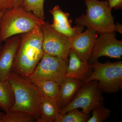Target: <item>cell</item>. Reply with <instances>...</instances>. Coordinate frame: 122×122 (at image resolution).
Masks as SVG:
<instances>
[{"label":"cell","instance_id":"cell-1","mask_svg":"<svg viewBox=\"0 0 122 122\" xmlns=\"http://www.w3.org/2000/svg\"><path fill=\"white\" fill-rule=\"evenodd\" d=\"M22 34L12 71L28 77L44 55L42 47L43 35L41 27Z\"/></svg>","mask_w":122,"mask_h":122},{"label":"cell","instance_id":"cell-2","mask_svg":"<svg viewBox=\"0 0 122 122\" xmlns=\"http://www.w3.org/2000/svg\"><path fill=\"white\" fill-rule=\"evenodd\" d=\"M86 6V13L75 19L77 25L85 26L96 31L98 33L112 32L115 31L122 33L121 24L114 22L107 0H85Z\"/></svg>","mask_w":122,"mask_h":122},{"label":"cell","instance_id":"cell-3","mask_svg":"<svg viewBox=\"0 0 122 122\" xmlns=\"http://www.w3.org/2000/svg\"><path fill=\"white\" fill-rule=\"evenodd\" d=\"M8 82L14 97V103L10 110L28 112L33 115L37 121L41 97L37 87L28 78L12 71L9 75Z\"/></svg>","mask_w":122,"mask_h":122},{"label":"cell","instance_id":"cell-4","mask_svg":"<svg viewBox=\"0 0 122 122\" xmlns=\"http://www.w3.org/2000/svg\"><path fill=\"white\" fill-rule=\"evenodd\" d=\"M44 20L21 6L14 7L2 14L0 28V43L15 35L28 32L41 27Z\"/></svg>","mask_w":122,"mask_h":122},{"label":"cell","instance_id":"cell-5","mask_svg":"<svg viewBox=\"0 0 122 122\" xmlns=\"http://www.w3.org/2000/svg\"><path fill=\"white\" fill-rule=\"evenodd\" d=\"M94 70L90 76L83 82L86 84L91 81H98V87L102 92L115 93L122 88V62L101 63L97 61L90 63Z\"/></svg>","mask_w":122,"mask_h":122},{"label":"cell","instance_id":"cell-6","mask_svg":"<svg viewBox=\"0 0 122 122\" xmlns=\"http://www.w3.org/2000/svg\"><path fill=\"white\" fill-rule=\"evenodd\" d=\"M67 61L44 53L32 73L30 81L50 80L61 85L66 78Z\"/></svg>","mask_w":122,"mask_h":122},{"label":"cell","instance_id":"cell-7","mask_svg":"<svg viewBox=\"0 0 122 122\" xmlns=\"http://www.w3.org/2000/svg\"><path fill=\"white\" fill-rule=\"evenodd\" d=\"M98 81H91L84 84L77 92L74 98L62 109L61 115L74 109L81 108V111L89 114L95 107L103 105L104 98L98 87Z\"/></svg>","mask_w":122,"mask_h":122},{"label":"cell","instance_id":"cell-8","mask_svg":"<svg viewBox=\"0 0 122 122\" xmlns=\"http://www.w3.org/2000/svg\"><path fill=\"white\" fill-rule=\"evenodd\" d=\"M41 28L44 53L67 61L71 51L70 38L54 30L48 21H44Z\"/></svg>","mask_w":122,"mask_h":122},{"label":"cell","instance_id":"cell-9","mask_svg":"<svg viewBox=\"0 0 122 122\" xmlns=\"http://www.w3.org/2000/svg\"><path fill=\"white\" fill-rule=\"evenodd\" d=\"M90 57V63L98 61L102 56L121 59L122 55V41L116 39L114 32L99 34Z\"/></svg>","mask_w":122,"mask_h":122},{"label":"cell","instance_id":"cell-10","mask_svg":"<svg viewBox=\"0 0 122 122\" xmlns=\"http://www.w3.org/2000/svg\"><path fill=\"white\" fill-rule=\"evenodd\" d=\"M21 36L15 35L6 40L0 54V81H8L20 45Z\"/></svg>","mask_w":122,"mask_h":122},{"label":"cell","instance_id":"cell-11","mask_svg":"<svg viewBox=\"0 0 122 122\" xmlns=\"http://www.w3.org/2000/svg\"><path fill=\"white\" fill-rule=\"evenodd\" d=\"M98 34L93 30L87 29L83 32L70 38L71 51L81 60L88 61L98 37Z\"/></svg>","mask_w":122,"mask_h":122},{"label":"cell","instance_id":"cell-12","mask_svg":"<svg viewBox=\"0 0 122 122\" xmlns=\"http://www.w3.org/2000/svg\"><path fill=\"white\" fill-rule=\"evenodd\" d=\"M52 15L53 23L51 24L54 30L69 38H72L82 32L84 27L76 25L74 27L71 26L69 14L63 12L59 5L55 6L49 11Z\"/></svg>","mask_w":122,"mask_h":122},{"label":"cell","instance_id":"cell-13","mask_svg":"<svg viewBox=\"0 0 122 122\" xmlns=\"http://www.w3.org/2000/svg\"><path fill=\"white\" fill-rule=\"evenodd\" d=\"M68 57L69 60L66 68V77L77 79L84 82L92 73V69L88 61L81 60L72 51Z\"/></svg>","mask_w":122,"mask_h":122},{"label":"cell","instance_id":"cell-14","mask_svg":"<svg viewBox=\"0 0 122 122\" xmlns=\"http://www.w3.org/2000/svg\"><path fill=\"white\" fill-rule=\"evenodd\" d=\"M62 109L57 98L41 96L37 122H55L61 115Z\"/></svg>","mask_w":122,"mask_h":122},{"label":"cell","instance_id":"cell-15","mask_svg":"<svg viewBox=\"0 0 122 122\" xmlns=\"http://www.w3.org/2000/svg\"><path fill=\"white\" fill-rule=\"evenodd\" d=\"M84 83L82 81L75 79L66 77L60 85L59 93L57 98L62 109L67 106L73 99Z\"/></svg>","mask_w":122,"mask_h":122},{"label":"cell","instance_id":"cell-16","mask_svg":"<svg viewBox=\"0 0 122 122\" xmlns=\"http://www.w3.org/2000/svg\"><path fill=\"white\" fill-rule=\"evenodd\" d=\"M32 81L37 87L41 96L57 99L60 87L58 83L50 80H38Z\"/></svg>","mask_w":122,"mask_h":122},{"label":"cell","instance_id":"cell-17","mask_svg":"<svg viewBox=\"0 0 122 122\" xmlns=\"http://www.w3.org/2000/svg\"><path fill=\"white\" fill-rule=\"evenodd\" d=\"M14 103V97L8 82L0 81V109L5 112L9 110Z\"/></svg>","mask_w":122,"mask_h":122},{"label":"cell","instance_id":"cell-18","mask_svg":"<svg viewBox=\"0 0 122 122\" xmlns=\"http://www.w3.org/2000/svg\"><path fill=\"white\" fill-rule=\"evenodd\" d=\"M5 112L1 122H32L37 121L36 118L33 115L25 112L9 110Z\"/></svg>","mask_w":122,"mask_h":122},{"label":"cell","instance_id":"cell-19","mask_svg":"<svg viewBox=\"0 0 122 122\" xmlns=\"http://www.w3.org/2000/svg\"><path fill=\"white\" fill-rule=\"evenodd\" d=\"M90 117V114L80 111L78 109H72L59 116L55 122H87Z\"/></svg>","mask_w":122,"mask_h":122},{"label":"cell","instance_id":"cell-20","mask_svg":"<svg viewBox=\"0 0 122 122\" xmlns=\"http://www.w3.org/2000/svg\"><path fill=\"white\" fill-rule=\"evenodd\" d=\"M45 0H24L21 6L26 11L32 12L38 17L44 20Z\"/></svg>","mask_w":122,"mask_h":122},{"label":"cell","instance_id":"cell-21","mask_svg":"<svg viewBox=\"0 0 122 122\" xmlns=\"http://www.w3.org/2000/svg\"><path fill=\"white\" fill-rule=\"evenodd\" d=\"M111 111L105 107L103 105L95 107L92 110V116L87 122H105L110 117Z\"/></svg>","mask_w":122,"mask_h":122},{"label":"cell","instance_id":"cell-22","mask_svg":"<svg viewBox=\"0 0 122 122\" xmlns=\"http://www.w3.org/2000/svg\"><path fill=\"white\" fill-rule=\"evenodd\" d=\"M14 7V0H0V11L4 12Z\"/></svg>","mask_w":122,"mask_h":122},{"label":"cell","instance_id":"cell-23","mask_svg":"<svg viewBox=\"0 0 122 122\" xmlns=\"http://www.w3.org/2000/svg\"><path fill=\"white\" fill-rule=\"evenodd\" d=\"M110 8L115 10L122 8V0H107Z\"/></svg>","mask_w":122,"mask_h":122},{"label":"cell","instance_id":"cell-24","mask_svg":"<svg viewBox=\"0 0 122 122\" xmlns=\"http://www.w3.org/2000/svg\"><path fill=\"white\" fill-rule=\"evenodd\" d=\"M24 0H14V7H20Z\"/></svg>","mask_w":122,"mask_h":122},{"label":"cell","instance_id":"cell-25","mask_svg":"<svg viewBox=\"0 0 122 122\" xmlns=\"http://www.w3.org/2000/svg\"><path fill=\"white\" fill-rule=\"evenodd\" d=\"M4 113L3 112H0V122H1V120H2V118L4 115Z\"/></svg>","mask_w":122,"mask_h":122},{"label":"cell","instance_id":"cell-26","mask_svg":"<svg viewBox=\"0 0 122 122\" xmlns=\"http://www.w3.org/2000/svg\"><path fill=\"white\" fill-rule=\"evenodd\" d=\"M4 12L0 11V28L1 23V19H2V14Z\"/></svg>","mask_w":122,"mask_h":122},{"label":"cell","instance_id":"cell-27","mask_svg":"<svg viewBox=\"0 0 122 122\" xmlns=\"http://www.w3.org/2000/svg\"><path fill=\"white\" fill-rule=\"evenodd\" d=\"M2 47H1V46H0V54L1 52V50H2Z\"/></svg>","mask_w":122,"mask_h":122}]
</instances>
